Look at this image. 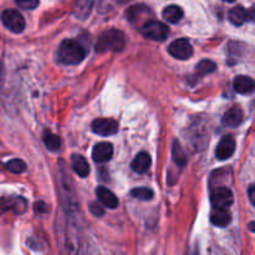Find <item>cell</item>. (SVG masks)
I'll use <instances>...</instances> for the list:
<instances>
[{
  "instance_id": "22",
  "label": "cell",
  "mask_w": 255,
  "mask_h": 255,
  "mask_svg": "<svg viewBox=\"0 0 255 255\" xmlns=\"http://www.w3.org/2000/svg\"><path fill=\"white\" fill-rule=\"evenodd\" d=\"M92 4H94V0H77L76 6H75V14L80 19H85L89 16L92 9Z\"/></svg>"
},
{
  "instance_id": "31",
  "label": "cell",
  "mask_w": 255,
  "mask_h": 255,
  "mask_svg": "<svg viewBox=\"0 0 255 255\" xmlns=\"http://www.w3.org/2000/svg\"><path fill=\"white\" fill-rule=\"evenodd\" d=\"M80 255H96V254H87V253H81Z\"/></svg>"
},
{
  "instance_id": "9",
  "label": "cell",
  "mask_w": 255,
  "mask_h": 255,
  "mask_svg": "<svg viewBox=\"0 0 255 255\" xmlns=\"http://www.w3.org/2000/svg\"><path fill=\"white\" fill-rule=\"evenodd\" d=\"M236 152V141L232 136H224L221 139L216 149V157L219 161H226V159L231 158Z\"/></svg>"
},
{
  "instance_id": "21",
  "label": "cell",
  "mask_w": 255,
  "mask_h": 255,
  "mask_svg": "<svg viewBox=\"0 0 255 255\" xmlns=\"http://www.w3.org/2000/svg\"><path fill=\"white\" fill-rule=\"evenodd\" d=\"M172 157H173L174 163L178 167H184L187 163V157L184 151L182 149L181 144H179L178 141L173 142V147H172Z\"/></svg>"
},
{
  "instance_id": "19",
  "label": "cell",
  "mask_w": 255,
  "mask_h": 255,
  "mask_svg": "<svg viewBox=\"0 0 255 255\" xmlns=\"http://www.w3.org/2000/svg\"><path fill=\"white\" fill-rule=\"evenodd\" d=\"M149 12V9L144 5H134L127 10V19L132 22V24H137L141 20V15Z\"/></svg>"
},
{
  "instance_id": "29",
  "label": "cell",
  "mask_w": 255,
  "mask_h": 255,
  "mask_svg": "<svg viewBox=\"0 0 255 255\" xmlns=\"http://www.w3.org/2000/svg\"><path fill=\"white\" fill-rule=\"evenodd\" d=\"M35 211L45 213V212H46V206H45V203H42V202H37V203L35 204Z\"/></svg>"
},
{
  "instance_id": "6",
  "label": "cell",
  "mask_w": 255,
  "mask_h": 255,
  "mask_svg": "<svg viewBox=\"0 0 255 255\" xmlns=\"http://www.w3.org/2000/svg\"><path fill=\"white\" fill-rule=\"evenodd\" d=\"M169 55L178 60H188L193 55V47L187 39H178L168 46Z\"/></svg>"
},
{
  "instance_id": "23",
  "label": "cell",
  "mask_w": 255,
  "mask_h": 255,
  "mask_svg": "<svg viewBox=\"0 0 255 255\" xmlns=\"http://www.w3.org/2000/svg\"><path fill=\"white\" fill-rule=\"evenodd\" d=\"M131 196L133 198L139 199V201H151L154 197V192L147 187H139V188L132 189Z\"/></svg>"
},
{
  "instance_id": "12",
  "label": "cell",
  "mask_w": 255,
  "mask_h": 255,
  "mask_svg": "<svg viewBox=\"0 0 255 255\" xmlns=\"http://www.w3.org/2000/svg\"><path fill=\"white\" fill-rule=\"evenodd\" d=\"M222 122L227 127H238L243 122V111L238 106L231 107L226 114L223 115Z\"/></svg>"
},
{
  "instance_id": "14",
  "label": "cell",
  "mask_w": 255,
  "mask_h": 255,
  "mask_svg": "<svg viewBox=\"0 0 255 255\" xmlns=\"http://www.w3.org/2000/svg\"><path fill=\"white\" fill-rule=\"evenodd\" d=\"M151 163L152 159L149 157V154L146 153V152H141V153H138L134 157V159L131 163V167L136 173L142 174L148 171L149 167H151Z\"/></svg>"
},
{
  "instance_id": "16",
  "label": "cell",
  "mask_w": 255,
  "mask_h": 255,
  "mask_svg": "<svg viewBox=\"0 0 255 255\" xmlns=\"http://www.w3.org/2000/svg\"><path fill=\"white\" fill-rule=\"evenodd\" d=\"M71 163L74 171L76 172L80 177H82V178H85V177H87L90 174L89 163H87L86 159L82 156H80V154H74V156H72Z\"/></svg>"
},
{
  "instance_id": "2",
  "label": "cell",
  "mask_w": 255,
  "mask_h": 255,
  "mask_svg": "<svg viewBox=\"0 0 255 255\" xmlns=\"http://www.w3.org/2000/svg\"><path fill=\"white\" fill-rule=\"evenodd\" d=\"M125 46H126V36L124 32L116 29H110L100 35L95 49L97 52H120L125 49Z\"/></svg>"
},
{
  "instance_id": "24",
  "label": "cell",
  "mask_w": 255,
  "mask_h": 255,
  "mask_svg": "<svg viewBox=\"0 0 255 255\" xmlns=\"http://www.w3.org/2000/svg\"><path fill=\"white\" fill-rule=\"evenodd\" d=\"M5 167H6L7 171H10L14 174H20L22 173V172L26 171V164H25V162L22 161V159L19 158L10 159V161L5 164Z\"/></svg>"
},
{
  "instance_id": "28",
  "label": "cell",
  "mask_w": 255,
  "mask_h": 255,
  "mask_svg": "<svg viewBox=\"0 0 255 255\" xmlns=\"http://www.w3.org/2000/svg\"><path fill=\"white\" fill-rule=\"evenodd\" d=\"M254 192H255V187H254V184H252V186L249 187V189H248V196H249V201H251V203L253 204V206H255V201H254L255 194H254Z\"/></svg>"
},
{
  "instance_id": "10",
  "label": "cell",
  "mask_w": 255,
  "mask_h": 255,
  "mask_svg": "<svg viewBox=\"0 0 255 255\" xmlns=\"http://www.w3.org/2000/svg\"><path fill=\"white\" fill-rule=\"evenodd\" d=\"M114 154V147L109 142H100L92 149V158L97 163H105L111 159Z\"/></svg>"
},
{
  "instance_id": "3",
  "label": "cell",
  "mask_w": 255,
  "mask_h": 255,
  "mask_svg": "<svg viewBox=\"0 0 255 255\" xmlns=\"http://www.w3.org/2000/svg\"><path fill=\"white\" fill-rule=\"evenodd\" d=\"M141 34L144 37L154 41H163L169 34V29L166 24L158 20H147L141 27Z\"/></svg>"
},
{
  "instance_id": "8",
  "label": "cell",
  "mask_w": 255,
  "mask_h": 255,
  "mask_svg": "<svg viewBox=\"0 0 255 255\" xmlns=\"http://www.w3.org/2000/svg\"><path fill=\"white\" fill-rule=\"evenodd\" d=\"M92 131L100 136H112L119 131V124L111 119H97L92 122Z\"/></svg>"
},
{
  "instance_id": "15",
  "label": "cell",
  "mask_w": 255,
  "mask_h": 255,
  "mask_svg": "<svg viewBox=\"0 0 255 255\" xmlns=\"http://www.w3.org/2000/svg\"><path fill=\"white\" fill-rule=\"evenodd\" d=\"M211 222L216 227H228L232 223V214L228 209H214L211 214Z\"/></svg>"
},
{
  "instance_id": "4",
  "label": "cell",
  "mask_w": 255,
  "mask_h": 255,
  "mask_svg": "<svg viewBox=\"0 0 255 255\" xmlns=\"http://www.w3.org/2000/svg\"><path fill=\"white\" fill-rule=\"evenodd\" d=\"M1 22L9 31L14 32V34H20L25 29L24 16L16 10L7 9L2 11Z\"/></svg>"
},
{
  "instance_id": "26",
  "label": "cell",
  "mask_w": 255,
  "mask_h": 255,
  "mask_svg": "<svg viewBox=\"0 0 255 255\" xmlns=\"http://www.w3.org/2000/svg\"><path fill=\"white\" fill-rule=\"evenodd\" d=\"M17 6L24 10H34L39 6V0H15Z\"/></svg>"
},
{
  "instance_id": "20",
  "label": "cell",
  "mask_w": 255,
  "mask_h": 255,
  "mask_svg": "<svg viewBox=\"0 0 255 255\" xmlns=\"http://www.w3.org/2000/svg\"><path fill=\"white\" fill-rule=\"evenodd\" d=\"M42 139H44V143L45 146H46V148L52 152L59 151L60 147H61V139H60V137L56 136V134L51 133L50 131L44 132V138Z\"/></svg>"
},
{
  "instance_id": "13",
  "label": "cell",
  "mask_w": 255,
  "mask_h": 255,
  "mask_svg": "<svg viewBox=\"0 0 255 255\" xmlns=\"http://www.w3.org/2000/svg\"><path fill=\"white\" fill-rule=\"evenodd\" d=\"M96 194L99 197L100 202L105 207H107V208L115 209L119 207V199H117V197L109 188H106V187H99L96 189Z\"/></svg>"
},
{
  "instance_id": "7",
  "label": "cell",
  "mask_w": 255,
  "mask_h": 255,
  "mask_svg": "<svg viewBox=\"0 0 255 255\" xmlns=\"http://www.w3.org/2000/svg\"><path fill=\"white\" fill-rule=\"evenodd\" d=\"M26 209V201L21 197H2L0 198V216L10 211L22 213Z\"/></svg>"
},
{
  "instance_id": "25",
  "label": "cell",
  "mask_w": 255,
  "mask_h": 255,
  "mask_svg": "<svg viewBox=\"0 0 255 255\" xmlns=\"http://www.w3.org/2000/svg\"><path fill=\"white\" fill-rule=\"evenodd\" d=\"M197 74L198 76H203V75L212 74L213 71H216L217 65L214 64L211 60H202L198 65H197Z\"/></svg>"
},
{
  "instance_id": "11",
  "label": "cell",
  "mask_w": 255,
  "mask_h": 255,
  "mask_svg": "<svg viewBox=\"0 0 255 255\" xmlns=\"http://www.w3.org/2000/svg\"><path fill=\"white\" fill-rule=\"evenodd\" d=\"M233 86H234V90H236V92H238V94L251 95L253 94L255 84H254V80L252 79V77L241 75V76H237L236 79H234Z\"/></svg>"
},
{
  "instance_id": "30",
  "label": "cell",
  "mask_w": 255,
  "mask_h": 255,
  "mask_svg": "<svg viewBox=\"0 0 255 255\" xmlns=\"http://www.w3.org/2000/svg\"><path fill=\"white\" fill-rule=\"evenodd\" d=\"M224 1H227V2H233V1H236V0H224Z\"/></svg>"
},
{
  "instance_id": "1",
  "label": "cell",
  "mask_w": 255,
  "mask_h": 255,
  "mask_svg": "<svg viewBox=\"0 0 255 255\" xmlns=\"http://www.w3.org/2000/svg\"><path fill=\"white\" fill-rule=\"evenodd\" d=\"M86 57V50L76 40L66 39L60 44L57 59L65 65H79Z\"/></svg>"
},
{
  "instance_id": "18",
  "label": "cell",
  "mask_w": 255,
  "mask_h": 255,
  "mask_svg": "<svg viewBox=\"0 0 255 255\" xmlns=\"http://www.w3.org/2000/svg\"><path fill=\"white\" fill-rule=\"evenodd\" d=\"M228 17L232 24L236 25V26H241L248 19V11L243 6H236L233 9H231Z\"/></svg>"
},
{
  "instance_id": "27",
  "label": "cell",
  "mask_w": 255,
  "mask_h": 255,
  "mask_svg": "<svg viewBox=\"0 0 255 255\" xmlns=\"http://www.w3.org/2000/svg\"><path fill=\"white\" fill-rule=\"evenodd\" d=\"M90 212L92 213V216L97 217V218H101V217H104V214H105V209L97 203L90 204Z\"/></svg>"
},
{
  "instance_id": "5",
  "label": "cell",
  "mask_w": 255,
  "mask_h": 255,
  "mask_svg": "<svg viewBox=\"0 0 255 255\" xmlns=\"http://www.w3.org/2000/svg\"><path fill=\"white\" fill-rule=\"evenodd\" d=\"M233 202V193L227 187H218L211 194V203L214 209H228Z\"/></svg>"
},
{
  "instance_id": "17",
  "label": "cell",
  "mask_w": 255,
  "mask_h": 255,
  "mask_svg": "<svg viewBox=\"0 0 255 255\" xmlns=\"http://www.w3.org/2000/svg\"><path fill=\"white\" fill-rule=\"evenodd\" d=\"M162 15H163V19L167 22H169V24H177L183 17V10L179 6H177V5H169V6H167L163 10Z\"/></svg>"
}]
</instances>
